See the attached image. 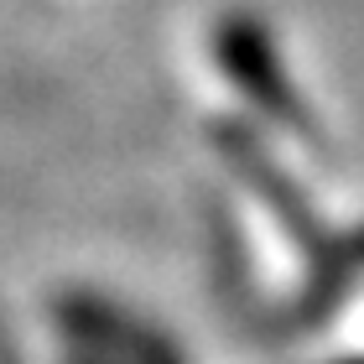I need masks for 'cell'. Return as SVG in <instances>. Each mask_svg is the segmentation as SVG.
<instances>
[]
</instances>
